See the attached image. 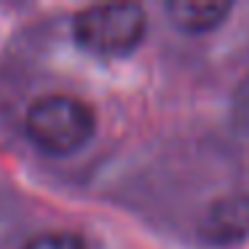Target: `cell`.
<instances>
[{"label": "cell", "instance_id": "cell-5", "mask_svg": "<svg viewBox=\"0 0 249 249\" xmlns=\"http://www.w3.org/2000/svg\"><path fill=\"white\" fill-rule=\"evenodd\" d=\"M24 249H89L86 241L75 233L54 231V233H40V236L30 238Z\"/></svg>", "mask_w": 249, "mask_h": 249}, {"label": "cell", "instance_id": "cell-4", "mask_svg": "<svg viewBox=\"0 0 249 249\" xmlns=\"http://www.w3.org/2000/svg\"><path fill=\"white\" fill-rule=\"evenodd\" d=\"M166 14L174 27L185 33H206L214 30L231 14V3L222 0H172L166 3Z\"/></svg>", "mask_w": 249, "mask_h": 249}, {"label": "cell", "instance_id": "cell-6", "mask_svg": "<svg viewBox=\"0 0 249 249\" xmlns=\"http://www.w3.org/2000/svg\"><path fill=\"white\" fill-rule=\"evenodd\" d=\"M233 124L241 131H249V78H244L241 86L236 89V97H233Z\"/></svg>", "mask_w": 249, "mask_h": 249}, {"label": "cell", "instance_id": "cell-1", "mask_svg": "<svg viewBox=\"0 0 249 249\" xmlns=\"http://www.w3.org/2000/svg\"><path fill=\"white\" fill-rule=\"evenodd\" d=\"M24 129L38 150L70 156L94 137L97 118L83 99L70 94H43L27 107Z\"/></svg>", "mask_w": 249, "mask_h": 249}, {"label": "cell", "instance_id": "cell-2", "mask_svg": "<svg viewBox=\"0 0 249 249\" xmlns=\"http://www.w3.org/2000/svg\"><path fill=\"white\" fill-rule=\"evenodd\" d=\"M147 17L137 3H102L72 17V35L83 51L97 56L131 54L145 38Z\"/></svg>", "mask_w": 249, "mask_h": 249}, {"label": "cell", "instance_id": "cell-3", "mask_svg": "<svg viewBox=\"0 0 249 249\" xmlns=\"http://www.w3.org/2000/svg\"><path fill=\"white\" fill-rule=\"evenodd\" d=\"M201 236L214 247H231L249 236V196L233 193L217 198L201 220Z\"/></svg>", "mask_w": 249, "mask_h": 249}]
</instances>
